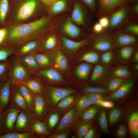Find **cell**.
<instances>
[{"mask_svg":"<svg viewBox=\"0 0 138 138\" xmlns=\"http://www.w3.org/2000/svg\"><path fill=\"white\" fill-rule=\"evenodd\" d=\"M11 84L8 78L0 82V107L3 111L9 106Z\"/></svg>","mask_w":138,"mask_h":138,"instance_id":"obj_16","label":"cell"},{"mask_svg":"<svg viewBox=\"0 0 138 138\" xmlns=\"http://www.w3.org/2000/svg\"><path fill=\"white\" fill-rule=\"evenodd\" d=\"M91 105L87 95H84L76 97L75 107L79 113L84 111Z\"/></svg>","mask_w":138,"mask_h":138,"instance_id":"obj_32","label":"cell"},{"mask_svg":"<svg viewBox=\"0 0 138 138\" xmlns=\"http://www.w3.org/2000/svg\"><path fill=\"white\" fill-rule=\"evenodd\" d=\"M33 55L40 69L49 68L53 65V59L52 53L39 51L34 53Z\"/></svg>","mask_w":138,"mask_h":138,"instance_id":"obj_19","label":"cell"},{"mask_svg":"<svg viewBox=\"0 0 138 138\" xmlns=\"http://www.w3.org/2000/svg\"><path fill=\"white\" fill-rule=\"evenodd\" d=\"M33 75L19 84L24 85L34 94L42 93L44 90L45 85L36 77Z\"/></svg>","mask_w":138,"mask_h":138,"instance_id":"obj_23","label":"cell"},{"mask_svg":"<svg viewBox=\"0 0 138 138\" xmlns=\"http://www.w3.org/2000/svg\"><path fill=\"white\" fill-rule=\"evenodd\" d=\"M32 75L16 57L14 56L11 58L8 78L12 83H20Z\"/></svg>","mask_w":138,"mask_h":138,"instance_id":"obj_3","label":"cell"},{"mask_svg":"<svg viewBox=\"0 0 138 138\" xmlns=\"http://www.w3.org/2000/svg\"><path fill=\"white\" fill-rule=\"evenodd\" d=\"M73 94L65 97L55 107V109L61 114H64L75 106L76 97Z\"/></svg>","mask_w":138,"mask_h":138,"instance_id":"obj_22","label":"cell"},{"mask_svg":"<svg viewBox=\"0 0 138 138\" xmlns=\"http://www.w3.org/2000/svg\"><path fill=\"white\" fill-rule=\"evenodd\" d=\"M129 127L130 132L135 138L138 137V112L137 111L132 112L129 119Z\"/></svg>","mask_w":138,"mask_h":138,"instance_id":"obj_31","label":"cell"},{"mask_svg":"<svg viewBox=\"0 0 138 138\" xmlns=\"http://www.w3.org/2000/svg\"><path fill=\"white\" fill-rule=\"evenodd\" d=\"M41 43L38 39L27 42L15 50L14 56L18 57L39 52Z\"/></svg>","mask_w":138,"mask_h":138,"instance_id":"obj_11","label":"cell"},{"mask_svg":"<svg viewBox=\"0 0 138 138\" xmlns=\"http://www.w3.org/2000/svg\"><path fill=\"white\" fill-rule=\"evenodd\" d=\"M20 110L9 106L0 115V135L14 131L15 122Z\"/></svg>","mask_w":138,"mask_h":138,"instance_id":"obj_4","label":"cell"},{"mask_svg":"<svg viewBox=\"0 0 138 138\" xmlns=\"http://www.w3.org/2000/svg\"><path fill=\"white\" fill-rule=\"evenodd\" d=\"M133 61L135 63L138 62V51L137 50L135 52L133 57Z\"/></svg>","mask_w":138,"mask_h":138,"instance_id":"obj_61","label":"cell"},{"mask_svg":"<svg viewBox=\"0 0 138 138\" xmlns=\"http://www.w3.org/2000/svg\"><path fill=\"white\" fill-rule=\"evenodd\" d=\"M133 48L131 45L122 47L119 52L120 56L123 60H129L133 55Z\"/></svg>","mask_w":138,"mask_h":138,"instance_id":"obj_42","label":"cell"},{"mask_svg":"<svg viewBox=\"0 0 138 138\" xmlns=\"http://www.w3.org/2000/svg\"><path fill=\"white\" fill-rule=\"evenodd\" d=\"M131 11L128 3L116 9L110 15L109 27L111 29H116L127 21Z\"/></svg>","mask_w":138,"mask_h":138,"instance_id":"obj_5","label":"cell"},{"mask_svg":"<svg viewBox=\"0 0 138 138\" xmlns=\"http://www.w3.org/2000/svg\"><path fill=\"white\" fill-rule=\"evenodd\" d=\"M57 0H40L45 5L49 7Z\"/></svg>","mask_w":138,"mask_h":138,"instance_id":"obj_59","label":"cell"},{"mask_svg":"<svg viewBox=\"0 0 138 138\" xmlns=\"http://www.w3.org/2000/svg\"><path fill=\"white\" fill-rule=\"evenodd\" d=\"M67 6L66 0H57L50 7V13L55 14L61 13L66 9Z\"/></svg>","mask_w":138,"mask_h":138,"instance_id":"obj_35","label":"cell"},{"mask_svg":"<svg viewBox=\"0 0 138 138\" xmlns=\"http://www.w3.org/2000/svg\"><path fill=\"white\" fill-rule=\"evenodd\" d=\"M7 32L5 28L0 29V38H6Z\"/></svg>","mask_w":138,"mask_h":138,"instance_id":"obj_60","label":"cell"},{"mask_svg":"<svg viewBox=\"0 0 138 138\" xmlns=\"http://www.w3.org/2000/svg\"><path fill=\"white\" fill-rule=\"evenodd\" d=\"M37 120L33 113L28 110H20L17 117L14 131L24 132Z\"/></svg>","mask_w":138,"mask_h":138,"instance_id":"obj_7","label":"cell"},{"mask_svg":"<svg viewBox=\"0 0 138 138\" xmlns=\"http://www.w3.org/2000/svg\"><path fill=\"white\" fill-rule=\"evenodd\" d=\"M134 84V82L131 80L123 83L111 95V99L115 100L125 97L130 91Z\"/></svg>","mask_w":138,"mask_h":138,"instance_id":"obj_25","label":"cell"},{"mask_svg":"<svg viewBox=\"0 0 138 138\" xmlns=\"http://www.w3.org/2000/svg\"><path fill=\"white\" fill-rule=\"evenodd\" d=\"M81 92L87 94L98 93L102 94L105 93L106 90L103 88L87 86L82 89Z\"/></svg>","mask_w":138,"mask_h":138,"instance_id":"obj_47","label":"cell"},{"mask_svg":"<svg viewBox=\"0 0 138 138\" xmlns=\"http://www.w3.org/2000/svg\"><path fill=\"white\" fill-rule=\"evenodd\" d=\"M41 136L26 132L13 131L0 135V138H36Z\"/></svg>","mask_w":138,"mask_h":138,"instance_id":"obj_33","label":"cell"},{"mask_svg":"<svg viewBox=\"0 0 138 138\" xmlns=\"http://www.w3.org/2000/svg\"><path fill=\"white\" fill-rule=\"evenodd\" d=\"M128 133L127 129L124 124L120 125L118 127L116 132V135L119 138H123L125 137Z\"/></svg>","mask_w":138,"mask_h":138,"instance_id":"obj_51","label":"cell"},{"mask_svg":"<svg viewBox=\"0 0 138 138\" xmlns=\"http://www.w3.org/2000/svg\"><path fill=\"white\" fill-rule=\"evenodd\" d=\"M11 58L0 62V82L8 79L9 70L11 61Z\"/></svg>","mask_w":138,"mask_h":138,"instance_id":"obj_38","label":"cell"},{"mask_svg":"<svg viewBox=\"0 0 138 138\" xmlns=\"http://www.w3.org/2000/svg\"><path fill=\"white\" fill-rule=\"evenodd\" d=\"M62 30L65 34L72 38L78 37L81 33L80 29L70 18L67 19L64 23Z\"/></svg>","mask_w":138,"mask_h":138,"instance_id":"obj_28","label":"cell"},{"mask_svg":"<svg viewBox=\"0 0 138 138\" xmlns=\"http://www.w3.org/2000/svg\"><path fill=\"white\" fill-rule=\"evenodd\" d=\"M92 68V65L89 63H81L76 68L75 73L76 76L80 79L85 80L89 77Z\"/></svg>","mask_w":138,"mask_h":138,"instance_id":"obj_30","label":"cell"},{"mask_svg":"<svg viewBox=\"0 0 138 138\" xmlns=\"http://www.w3.org/2000/svg\"><path fill=\"white\" fill-rule=\"evenodd\" d=\"M99 105L105 108H111L113 107L114 104L112 101L103 100L101 102Z\"/></svg>","mask_w":138,"mask_h":138,"instance_id":"obj_55","label":"cell"},{"mask_svg":"<svg viewBox=\"0 0 138 138\" xmlns=\"http://www.w3.org/2000/svg\"><path fill=\"white\" fill-rule=\"evenodd\" d=\"M38 6L37 0H27L21 4L16 15L17 19L19 20L27 19L32 15Z\"/></svg>","mask_w":138,"mask_h":138,"instance_id":"obj_13","label":"cell"},{"mask_svg":"<svg viewBox=\"0 0 138 138\" xmlns=\"http://www.w3.org/2000/svg\"><path fill=\"white\" fill-rule=\"evenodd\" d=\"M24 132L34 133L41 137L47 136L50 134V132L44 123L41 121L37 120Z\"/></svg>","mask_w":138,"mask_h":138,"instance_id":"obj_27","label":"cell"},{"mask_svg":"<svg viewBox=\"0 0 138 138\" xmlns=\"http://www.w3.org/2000/svg\"><path fill=\"white\" fill-rule=\"evenodd\" d=\"M121 31L137 36L138 35V25L134 22L128 24Z\"/></svg>","mask_w":138,"mask_h":138,"instance_id":"obj_44","label":"cell"},{"mask_svg":"<svg viewBox=\"0 0 138 138\" xmlns=\"http://www.w3.org/2000/svg\"><path fill=\"white\" fill-rule=\"evenodd\" d=\"M70 135L69 131H66L50 134L48 137L50 138H67Z\"/></svg>","mask_w":138,"mask_h":138,"instance_id":"obj_52","label":"cell"},{"mask_svg":"<svg viewBox=\"0 0 138 138\" xmlns=\"http://www.w3.org/2000/svg\"><path fill=\"white\" fill-rule=\"evenodd\" d=\"M98 111V109L95 106H93L86 109L81 112L80 117L83 120L89 121L93 119Z\"/></svg>","mask_w":138,"mask_h":138,"instance_id":"obj_40","label":"cell"},{"mask_svg":"<svg viewBox=\"0 0 138 138\" xmlns=\"http://www.w3.org/2000/svg\"><path fill=\"white\" fill-rule=\"evenodd\" d=\"M49 23L48 19L43 17L29 23L11 26L6 40L8 46L15 50L27 42L38 39Z\"/></svg>","mask_w":138,"mask_h":138,"instance_id":"obj_1","label":"cell"},{"mask_svg":"<svg viewBox=\"0 0 138 138\" xmlns=\"http://www.w3.org/2000/svg\"><path fill=\"white\" fill-rule=\"evenodd\" d=\"M93 29L95 32L97 34L102 33L104 29L98 22L94 24Z\"/></svg>","mask_w":138,"mask_h":138,"instance_id":"obj_56","label":"cell"},{"mask_svg":"<svg viewBox=\"0 0 138 138\" xmlns=\"http://www.w3.org/2000/svg\"><path fill=\"white\" fill-rule=\"evenodd\" d=\"M61 114L54 108H50L42 121L50 132L57 125L60 119Z\"/></svg>","mask_w":138,"mask_h":138,"instance_id":"obj_20","label":"cell"},{"mask_svg":"<svg viewBox=\"0 0 138 138\" xmlns=\"http://www.w3.org/2000/svg\"><path fill=\"white\" fill-rule=\"evenodd\" d=\"M99 123L102 131L104 133L109 134L106 111L105 110H102L100 114Z\"/></svg>","mask_w":138,"mask_h":138,"instance_id":"obj_43","label":"cell"},{"mask_svg":"<svg viewBox=\"0 0 138 138\" xmlns=\"http://www.w3.org/2000/svg\"><path fill=\"white\" fill-rule=\"evenodd\" d=\"M15 50L8 45L0 47V62L5 61L14 55Z\"/></svg>","mask_w":138,"mask_h":138,"instance_id":"obj_41","label":"cell"},{"mask_svg":"<svg viewBox=\"0 0 138 138\" xmlns=\"http://www.w3.org/2000/svg\"><path fill=\"white\" fill-rule=\"evenodd\" d=\"M99 60V56L97 52L93 51L86 52L80 57L79 61L85 62L87 63L96 64Z\"/></svg>","mask_w":138,"mask_h":138,"instance_id":"obj_37","label":"cell"},{"mask_svg":"<svg viewBox=\"0 0 138 138\" xmlns=\"http://www.w3.org/2000/svg\"><path fill=\"white\" fill-rule=\"evenodd\" d=\"M52 54L53 65L55 67L62 72L66 70L68 67V62L63 52L60 49H57Z\"/></svg>","mask_w":138,"mask_h":138,"instance_id":"obj_24","label":"cell"},{"mask_svg":"<svg viewBox=\"0 0 138 138\" xmlns=\"http://www.w3.org/2000/svg\"><path fill=\"white\" fill-rule=\"evenodd\" d=\"M134 69L136 71H138V64L137 63H136L133 65Z\"/></svg>","mask_w":138,"mask_h":138,"instance_id":"obj_62","label":"cell"},{"mask_svg":"<svg viewBox=\"0 0 138 138\" xmlns=\"http://www.w3.org/2000/svg\"><path fill=\"white\" fill-rule=\"evenodd\" d=\"M77 91L70 88H59L50 85H45L42 93L45 98L50 109L54 108L62 99L68 95L74 94Z\"/></svg>","mask_w":138,"mask_h":138,"instance_id":"obj_2","label":"cell"},{"mask_svg":"<svg viewBox=\"0 0 138 138\" xmlns=\"http://www.w3.org/2000/svg\"><path fill=\"white\" fill-rule=\"evenodd\" d=\"M34 113L38 120L42 121L50 108L42 93L34 94Z\"/></svg>","mask_w":138,"mask_h":138,"instance_id":"obj_10","label":"cell"},{"mask_svg":"<svg viewBox=\"0 0 138 138\" xmlns=\"http://www.w3.org/2000/svg\"><path fill=\"white\" fill-rule=\"evenodd\" d=\"M113 53L110 50L108 51L103 53L101 57V61L105 64L110 63L112 60Z\"/></svg>","mask_w":138,"mask_h":138,"instance_id":"obj_50","label":"cell"},{"mask_svg":"<svg viewBox=\"0 0 138 138\" xmlns=\"http://www.w3.org/2000/svg\"><path fill=\"white\" fill-rule=\"evenodd\" d=\"M102 94L91 93L87 95L91 104L99 105L101 102L104 100Z\"/></svg>","mask_w":138,"mask_h":138,"instance_id":"obj_49","label":"cell"},{"mask_svg":"<svg viewBox=\"0 0 138 138\" xmlns=\"http://www.w3.org/2000/svg\"><path fill=\"white\" fill-rule=\"evenodd\" d=\"M20 110H28L24 98L17 85L11 83L9 106Z\"/></svg>","mask_w":138,"mask_h":138,"instance_id":"obj_12","label":"cell"},{"mask_svg":"<svg viewBox=\"0 0 138 138\" xmlns=\"http://www.w3.org/2000/svg\"><path fill=\"white\" fill-rule=\"evenodd\" d=\"M134 3L131 7V11L134 14L137 15L138 14V3L137 1Z\"/></svg>","mask_w":138,"mask_h":138,"instance_id":"obj_58","label":"cell"},{"mask_svg":"<svg viewBox=\"0 0 138 138\" xmlns=\"http://www.w3.org/2000/svg\"><path fill=\"white\" fill-rule=\"evenodd\" d=\"M95 134V130L93 128H90L87 131L84 137V138H93Z\"/></svg>","mask_w":138,"mask_h":138,"instance_id":"obj_57","label":"cell"},{"mask_svg":"<svg viewBox=\"0 0 138 138\" xmlns=\"http://www.w3.org/2000/svg\"><path fill=\"white\" fill-rule=\"evenodd\" d=\"M71 20L77 26H83L85 22V16L84 9L78 2H75L71 15Z\"/></svg>","mask_w":138,"mask_h":138,"instance_id":"obj_21","label":"cell"},{"mask_svg":"<svg viewBox=\"0 0 138 138\" xmlns=\"http://www.w3.org/2000/svg\"><path fill=\"white\" fill-rule=\"evenodd\" d=\"M106 69L100 64L96 65L94 68L91 74L90 80L92 82H98L101 80L105 75Z\"/></svg>","mask_w":138,"mask_h":138,"instance_id":"obj_36","label":"cell"},{"mask_svg":"<svg viewBox=\"0 0 138 138\" xmlns=\"http://www.w3.org/2000/svg\"><path fill=\"white\" fill-rule=\"evenodd\" d=\"M113 39L114 47L116 48L135 45L137 40L135 36L121 31Z\"/></svg>","mask_w":138,"mask_h":138,"instance_id":"obj_17","label":"cell"},{"mask_svg":"<svg viewBox=\"0 0 138 138\" xmlns=\"http://www.w3.org/2000/svg\"><path fill=\"white\" fill-rule=\"evenodd\" d=\"M77 122L74 126L77 137L79 138L84 137L88 130L91 128L92 123L89 121Z\"/></svg>","mask_w":138,"mask_h":138,"instance_id":"obj_34","label":"cell"},{"mask_svg":"<svg viewBox=\"0 0 138 138\" xmlns=\"http://www.w3.org/2000/svg\"><path fill=\"white\" fill-rule=\"evenodd\" d=\"M123 83V78L116 77L111 80L109 82L108 87V90L114 91Z\"/></svg>","mask_w":138,"mask_h":138,"instance_id":"obj_48","label":"cell"},{"mask_svg":"<svg viewBox=\"0 0 138 138\" xmlns=\"http://www.w3.org/2000/svg\"><path fill=\"white\" fill-rule=\"evenodd\" d=\"M79 117V113L75 107L64 114L53 133L69 131L74 127Z\"/></svg>","mask_w":138,"mask_h":138,"instance_id":"obj_6","label":"cell"},{"mask_svg":"<svg viewBox=\"0 0 138 138\" xmlns=\"http://www.w3.org/2000/svg\"><path fill=\"white\" fill-rule=\"evenodd\" d=\"M61 46L63 50L68 53H73L77 51L87 44L89 40L84 39L79 41L70 39L64 36H62L61 39Z\"/></svg>","mask_w":138,"mask_h":138,"instance_id":"obj_14","label":"cell"},{"mask_svg":"<svg viewBox=\"0 0 138 138\" xmlns=\"http://www.w3.org/2000/svg\"><path fill=\"white\" fill-rule=\"evenodd\" d=\"M112 73L113 75L118 77L123 78L131 76V73L128 68L124 66H119L114 69Z\"/></svg>","mask_w":138,"mask_h":138,"instance_id":"obj_39","label":"cell"},{"mask_svg":"<svg viewBox=\"0 0 138 138\" xmlns=\"http://www.w3.org/2000/svg\"><path fill=\"white\" fill-rule=\"evenodd\" d=\"M98 7V15L107 16L118 8L128 4L127 0H97Z\"/></svg>","mask_w":138,"mask_h":138,"instance_id":"obj_9","label":"cell"},{"mask_svg":"<svg viewBox=\"0 0 138 138\" xmlns=\"http://www.w3.org/2000/svg\"><path fill=\"white\" fill-rule=\"evenodd\" d=\"M92 12H95L96 8V0H81Z\"/></svg>","mask_w":138,"mask_h":138,"instance_id":"obj_54","label":"cell"},{"mask_svg":"<svg viewBox=\"0 0 138 138\" xmlns=\"http://www.w3.org/2000/svg\"><path fill=\"white\" fill-rule=\"evenodd\" d=\"M121 114V111L119 109L114 108L112 109L108 116L109 124L112 125L116 122L120 118Z\"/></svg>","mask_w":138,"mask_h":138,"instance_id":"obj_45","label":"cell"},{"mask_svg":"<svg viewBox=\"0 0 138 138\" xmlns=\"http://www.w3.org/2000/svg\"><path fill=\"white\" fill-rule=\"evenodd\" d=\"M93 46L98 51H103L110 50L114 47L113 39L110 36L107 34L98 35L94 39Z\"/></svg>","mask_w":138,"mask_h":138,"instance_id":"obj_15","label":"cell"},{"mask_svg":"<svg viewBox=\"0 0 138 138\" xmlns=\"http://www.w3.org/2000/svg\"><path fill=\"white\" fill-rule=\"evenodd\" d=\"M3 112V110L0 107V115Z\"/></svg>","mask_w":138,"mask_h":138,"instance_id":"obj_64","label":"cell"},{"mask_svg":"<svg viewBox=\"0 0 138 138\" xmlns=\"http://www.w3.org/2000/svg\"><path fill=\"white\" fill-rule=\"evenodd\" d=\"M16 58L33 75L35 76L40 69L33 54Z\"/></svg>","mask_w":138,"mask_h":138,"instance_id":"obj_18","label":"cell"},{"mask_svg":"<svg viewBox=\"0 0 138 138\" xmlns=\"http://www.w3.org/2000/svg\"><path fill=\"white\" fill-rule=\"evenodd\" d=\"M58 39L56 35L52 34L45 38L41 43L40 51L52 53L57 47Z\"/></svg>","mask_w":138,"mask_h":138,"instance_id":"obj_29","label":"cell"},{"mask_svg":"<svg viewBox=\"0 0 138 138\" xmlns=\"http://www.w3.org/2000/svg\"><path fill=\"white\" fill-rule=\"evenodd\" d=\"M36 76L43 84L47 85L53 83H63L64 79L61 74L56 70L49 68L40 69Z\"/></svg>","mask_w":138,"mask_h":138,"instance_id":"obj_8","label":"cell"},{"mask_svg":"<svg viewBox=\"0 0 138 138\" xmlns=\"http://www.w3.org/2000/svg\"><path fill=\"white\" fill-rule=\"evenodd\" d=\"M98 22L105 29L109 27V18L107 16L100 17Z\"/></svg>","mask_w":138,"mask_h":138,"instance_id":"obj_53","label":"cell"},{"mask_svg":"<svg viewBox=\"0 0 138 138\" xmlns=\"http://www.w3.org/2000/svg\"><path fill=\"white\" fill-rule=\"evenodd\" d=\"M17 85L25 101L28 110L34 113V93L27 87L22 84Z\"/></svg>","mask_w":138,"mask_h":138,"instance_id":"obj_26","label":"cell"},{"mask_svg":"<svg viewBox=\"0 0 138 138\" xmlns=\"http://www.w3.org/2000/svg\"><path fill=\"white\" fill-rule=\"evenodd\" d=\"M129 2H136L137 0H127Z\"/></svg>","mask_w":138,"mask_h":138,"instance_id":"obj_63","label":"cell"},{"mask_svg":"<svg viewBox=\"0 0 138 138\" xmlns=\"http://www.w3.org/2000/svg\"><path fill=\"white\" fill-rule=\"evenodd\" d=\"M8 8V0L0 1V21L3 23L5 19Z\"/></svg>","mask_w":138,"mask_h":138,"instance_id":"obj_46","label":"cell"}]
</instances>
